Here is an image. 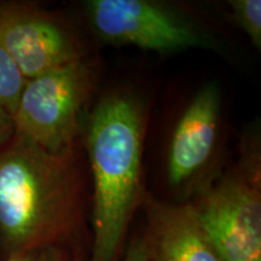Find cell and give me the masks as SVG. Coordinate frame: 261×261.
Masks as SVG:
<instances>
[{
	"mask_svg": "<svg viewBox=\"0 0 261 261\" xmlns=\"http://www.w3.org/2000/svg\"><path fill=\"white\" fill-rule=\"evenodd\" d=\"M236 24L249 37L255 47H261V2L232 0L230 2Z\"/></svg>",
	"mask_w": 261,
	"mask_h": 261,
	"instance_id": "10",
	"label": "cell"
},
{
	"mask_svg": "<svg viewBox=\"0 0 261 261\" xmlns=\"http://www.w3.org/2000/svg\"><path fill=\"white\" fill-rule=\"evenodd\" d=\"M149 261H220L192 204L145 201Z\"/></svg>",
	"mask_w": 261,
	"mask_h": 261,
	"instance_id": "8",
	"label": "cell"
},
{
	"mask_svg": "<svg viewBox=\"0 0 261 261\" xmlns=\"http://www.w3.org/2000/svg\"><path fill=\"white\" fill-rule=\"evenodd\" d=\"M0 44L27 81L80 60L69 32L31 5L0 4Z\"/></svg>",
	"mask_w": 261,
	"mask_h": 261,
	"instance_id": "6",
	"label": "cell"
},
{
	"mask_svg": "<svg viewBox=\"0 0 261 261\" xmlns=\"http://www.w3.org/2000/svg\"><path fill=\"white\" fill-rule=\"evenodd\" d=\"M192 207L220 261H261L259 171L227 174Z\"/></svg>",
	"mask_w": 261,
	"mask_h": 261,
	"instance_id": "5",
	"label": "cell"
},
{
	"mask_svg": "<svg viewBox=\"0 0 261 261\" xmlns=\"http://www.w3.org/2000/svg\"><path fill=\"white\" fill-rule=\"evenodd\" d=\"M125 261H149L143 238L136 240L127 250Z\"/></svg>",
	"mask_w": 261,
	"mask_h": 261,
	"instance_id": "13",
	"label": "cell"
},
{
	"mask_svg": "<svg viewBox=\"0 0 261 261\" xmlns=\"http://www.w3.org/2000/svg\"><path fill=\"white\" fill-rule=\"evenodd\" d=\"M221 93L215 83L196 93L173 132L167 159V179L180 188L207 166L217 143Z\"/></svg>",
	"mask_w": 261,
	"mask_h": 261,
	"instance_id": "7",
	"label": "cell"
},
{
	"mask_svg": "<svg viewBox=\"0 0 261 261\" xmlns=\"http://www.w3.org/2000/svg\"><path fill=\"white\" fill-rule=\"evenodd\" d=\"M15 135V126L12 116L0 107V150L8 144Z\"/></svg>",
	"mask_w": 261,
	"mask_h": 261,
	"instance_id": "12",
	"label": "cell"
},
{
	"mask_svg": "<svg viewBox=\"0 0 261 261\" xmlns=\"http://www.w3.org/2000/svg\"><path fill=\"white\" fill-rule=\"evenodd\" d=\"M27 80L22 76L8 52L0 44V107L14 115L19 94Z\"/></svg>",
	"mask_w": 261,
	"mask_h": 261,
	"instance_id": "9",
	"label": "cell"
},
{
	"mask_svg": "<svg viewBox=\"0 0 261 261\" xmlns=\"http://www.w3.org/2000/svg\"><path fill=\"white\" fill-rule=\"evenodd\" d=\"M2 261H84L69 243L41 246L9 255Z\"/></svg>",
	"mask_w": 261,
	"mask_h": 261,
	"instance_id": "11",
	"label": "cell"
},
{
	"mask_svg": "<svg viewBox=\"0 0 261 261\" xmlns=\"http://www.w3.org/2000/svg\"><path fill=\"white\" fill-rule=\"evenodd\" d=\"M73 152L55 155L14 135L0 150V250L4 257L69 243L81 215Z\"/></svg>",
	"mask_w": 261,
	"mask_h": 261,
	"instance_id": "1",
	"label": "cell"
},
{
	"mask_svg": "<svg viewBox=\"0 0 261 261\" xmlns=\"http://www.w3.org/2000/svg\"><path fill=\"white\" fill-rule=\"evenodd\" d=\"M144 113L135 98L113 94L90 117L87 151L94 182L90 261H115L140 197Z\"/></svg>",
	"mask_w": 261,
	"mask_h": 261,
	"instance_id": "2",
	"label": "cell"
},
{
	"mask_svg": "<svg viewBox=\"0 0 261 261\" xmlns=\"http://www.w3.org/2000/svg\"><path fill=\"white\" fill-rule=\"evenodd\" d=\"M90 87L81 60L28 80L12 115L15 135L51 154H71Z\"/></svg>",
	"mask_w": 261,
	"mask_h": 261,
	"instance_id": "3",
	"label": "cell"
},
{
	"mask_svg": "<svg viewBox=\"0 0 261 261\" xmlns=\"http://www.w3.org/2000/svg\"><path fill=\"white\" fill-rule=\"evenodd\" d=\"M93 31L114 45H132L159 54L219 47L203 28L172 6L152 0H90Z\"/></svg>",
	"mask_w": 261,
	"mask_h": 261,
	"instance_id": "4",
	"label": "cell"
}]
</instances>
